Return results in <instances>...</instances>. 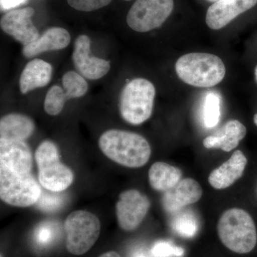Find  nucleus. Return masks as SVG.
Wrapping results in <instances>:
<instances>
[{
  "label": "nucleus",
  "instance_id": "1",
  "mask_svg": "<svg viewBox=\"0 0 257 257\" xmlns=\"http://www.w3.org/2000/svg\"><path fill=\"white\" fill-rule=\"evenodd\" d=\"M99 147L113 162L128 168H140L146 165L152 150L146 139L125 130H110L101 135Z\"/></svg>",
  "mask_w": 257,
  "mask_h": 257
},
{
  "label": "nucleus",
  "instance_id": "2",
  "mask_svg": "<svg viewBox=\"0 0 257 257\" xmlns=\"http://www.w3.org/2000/svg\"><path fill=\"white\" fill-rule=\"evenodd\" d=\"M175 70L182 82L196 87L217 85L226 74L224 62L218 56L202 52H193L179 57Z\"/></svg>",
  "mask_w": 257,
  "mask_h": 257
},
{
  "label": "nucleus",
  "instance_id": "3",
  "mask_svg": "<svg viewBox=\"0 0 257 257\" xmlns=\"http://www.w3.org/2000/svg\"><path fill=\"white\" fill-rule=\"evenodd\" d=\"M217 231L221 243L233 252L249 253L256 246L254 221L243 209L233 208L225 211L218 221Z\"/></svg>",
  "mask_w": 257,
  "mask_h": 257
},
{
  "label": "nucleus",
  "instance_id": "4",
  "mask_svg": "<svg viewBox=\"0 0 257 257\" xmlns=\"http://www.w3.org/2000/svg\"><path fill=\"white\" fill-rule=\"evenodd\" d=\"M38 167V179L44 188L60 192L68 188L74 180V174L60 160L58 149L52 142H42L35 152Z\"/></svg>",
  "mask_w": 257,
  "mask_h": 257
},
{
  "label": "nucleus",
  "instance_id": "5",
  "mask_svg": "<svg viewBox=\"0 0 257 257\" xmlns=\"http://www.w3.org/2000/svg\"><path fill=\"white\" fill-rule=\"evenodd\" d=\"M156 89L146 79H133L125 86L120 99V112L130 124H143L153 111Z\"/></svg>",
  "mask_w": 257,
  "mask_h": 257
},
{
  "label": "nucleus",
  "instance_id": "6",
  "mask_svg": "<svg viewBox=\"0 0 257 257\" xmlns=\"http://www.w3.org/2000/svg\"><path fill=\"white\" fill-rule=\"evenodd\" d=\"M66 247L69 253L82 255L97 241L101 231L99 218L85 210L74 211L64 221Z\"/></svg>",
  "mask_w": 257,
  "mask_h": 257
},
{
  "label": "nucleus",
  "instance_id": "7",
  "mask_svg": "<svg viewBox=\"0 0 257 257\" xmlns=\"http://www.w3.org/2000/svg\"><path fill=\"white\" fill-rule=\"evenodd\" d=\"M40 184L31 173L18 174L0 167V197L9 205L28 207L41 197Z\"/></svg>",
  "mask_w": 257,
  "mask_h": 257
},
{
  "label": "nucleus",
  "instance_id": "8",
  "mask_svg": "<svg viewBox=\"0 0 257 257\" xmlns=\"http://www.w3.org/2000/svg\"><path fill=\"white\" fill-rule=\"evenodd\" d=\"M174 6V0H136L128 10L126 23L135 31H152L165 23Z\"/></svg>",
  "mask_w": 257,
  "mask_h": 257
},
{
  "label": "nucleus",
  "instance_id": "9",
  "mask_svg": "<svg viewBox=\"0 0 257 257\" xmlns=\"http://www.w3.org/2000/svg\"><path fill=\"white\" fill-rule=\"evenodd\" d=\"M150 207L149 198L137 189L121 192L116 204V219L120 228L126 231L138 229Z\"/></svg>",
  "mask_w": 257,
  "mask_h": 257
},
{
  "label": "nucleus",
  "instance_id": "10",
  "mask_svg": "<svg viewBox=\"0 0 257 257\" xmlns=\"http://www.w3.org/2000/svg\"><path fill=\"white\" fill-rule=\"evenodd\" d=\"M35 15L32 8L10 10L1 19L2 30L23 45H28L36 41L40 33L32 23Z\"/></svg>",
  "mask_w": 257,
  "mask_h": 257
},
{
  "label": "nucleus",
  "instance_id": "11",
  "mask_svg": "<svg viewBox=\"0 0 257 257\" xmlns=\"http://www.w3.org/2000/svg\"><path fill=\"white\" fill-rule=\"evenodd\" d=\"M90 39L82 35L74 42L72 60L76 69L85 78L96 80L105 76L110 69L108 61L90 55Z\"/></svg>",
  "mask_w": 257,
  "mask_h": 257
},
{
  "label": "nucleus",
  "instance_id": "12",
  "mask_svg": "<svg viewBox=\"0 0 257 257\" xmlns=\"http://www.w3.org/2000/svg\"><path fill=\"white\" fill-rule=\"evenodd\" d=\"M256 4L257 0H219L208 8L206 23L211 30H221Z\"/></svg>",
  "mask_w": 257,
  "mask_h": 257
},
{
  "label": "nucleus",
  "instance_id": "13",
  "mask_svg": "<svg viewBox=\"0 0 257 257\" xmlns=\"http://www.w3.org/2000/svg\"><path fill=\"white\" fill-rule=\"evenodd\" d=\"M164 193L162 199L164 209L175 214L187 206L197 202L202 197L203 191L199 182L187 178L182 179L173 188Z\"/></svg>",
  "mask_w": 257,
  "mask_h": 257
},
{
  "label": "nucleus",
  "instance_id": "14",
  "mask_svg": "<svg viewBox=\"0 0 257 257\" xmlns=\"http://www.w3.org/2000/svg\"><path fill=\"white\" fill-rule=\"evenodd\" d=\"M32 164V152L25 142L0 140V167L15 173L28 174Z\"/></svg>",
  "mask_w": 257,
  "mask_h": 257
},
{
  "label": "nucleus",
  "instance_id": "15",
  "mask_svg": "<svg viewBox=\"0 0 257 257\" xmlns=\"http://www.w3.org/2000/svg\"><path fill=\"white\" fill-rule=\"evenodd\" d=\"M246 165V157L242 152L236 150L229 160L211 172L208 179L209 184L216 189L228 188L242 177Z\"/></svg>",
  "mask_w": 257,
  "mask_h": 257
},
{
  "label": "nucleus",
  "instance_id": "16",
  "mask_svg": "<svg viewBox=\"0 0 257 257\" xmlns=\"http://www.w3.org/2000/svg\"><path fill=\"white\" fill-rule=\"evenodd\" d=\"M69 32L62 28L49 29L36 41L25 45L23 55L28 58L48 51L60 50L66 48L70 43Z\"/></svg>",
  "mask_w": 257,
  "mask_h": 257
},
{
  "label": "nucleus",
  "instance_id": "17",
  "mask_svg": "<svg viewBox=\"0 0 257 257\" xmlns=\"http://www.w3.org/2000/svg\"><path fill=\"white\" fill-rule=\"evenodd\" d=\"M52 74V67L48 62L40 59L30 61L20 76V92L27 94L37 88L45 87L50 83Z\"/></svg>",
  "mask_w": 257,
  "mask_h": 257
},
{
  "label": "nucleus",
  "instance_id": "18",
  "mask_svg": "<svg viewBox=\"0 0 257 257\" xmlns=\"http://www.w3.org/2000/svg\"><path fill=\"white\" fill-rule=\"evenodd\" d=\"M35 128L33 120L26 115L7 114L0 120V140L25 142L32 136Z\"/></svg>",
  "mask_w": 257,
  "mask_h": 257
},
{
  "label": "nucleus",
  "instance_id": "19",
  "mask_svg": "<svg viewBox=\"0 0 257 257\" xmlns=\"http://www.w3.org/2000/svg\"><path fill=\"white\" fill-rule=\"evenodd\" d=\"M246 128L238 120H230L222 128L221 135L209 136L204 139L203 145L207 149H220L229 152L239 145L245 138Z\"/></svg>",
  "mask_w": 257,
  "mask_h": 257
},
{
  "label": "nucleus",
  "instance_id": "20",
  "mask_svg": "<svg viewBox=\"0 0 257 257\" xmlns=\"http://www.w3.org/2000/svg\"><path fill=\"white\" fill-rule=\"evenodd\" d=\"M182 172L175 166L157 162L149 170V181L152 189L165 192L182 180Z\"/></svg>",
  "mask_w": 257,
  "mask_h": 257
},
{
  "label": "nucleus",
  "instance_id": "21",
  "mask_svg": "<svg viewBox=\"0 0 257 257\" xmlns=\"http://www.w3.org/2000/svg\"><path fill=\"white\" fill-rule=\"evenodd\" d=\"M175 214L172 227L177 234L185 238H192L197 234L199 224L197 217L192 212L180 211Z\"/></svg>",
  "mask_w": 257,
  "mask_h": 257
},
{
  "label": "nucleus",
  "instance_id": "22",
  "mask_svg": "<svg viewBox=\"0 0 257 257\" xmlns=\"http://www.w3.org/2000/svg\"><path fill=\"white\" fill-rule=\"evenodd\" d=\"M221 116V97L218 93L208 92L203 104V121L207 128H213L219 123Z\"/></svg>",
  "mask_w": 257,
  "mask_h": 257
},
{
  "label": "nucleus",
  "instance_id": "23",
  "mask_svg": "<svg viewBox=\"0 0 257 257\" xmlns=\"http://www.w3.org/2000/svg\"><path fill=\"white\" fill-rule=\"evenodd\" d=\"M62 85L68 99L82 97L88 90L87 81L74 71H69L64 74Z\"/></svg>",
  "mask_w": 257,
  "mask_h": 257
},
{
  "label": "nucleus",
  "instance_id": "24",
  "mask_svg": "<svg viewBox=\"0 0 257 257\" xmlns=\"http://www.w3.org/2000/svg\"><path fill=\"white\" fill-rule=\"evenodd\" d=\"M67 99L64 89L60 86H53L49 89L45 96L44 109L47 114L56 116L60 114Z\"/></svg>",
  "mask_w": 257,
  "mask_h": 257
},
{
  "label": "nucleus",
  "instance_id": "25",
  "mask_svg": "<svg viewBox=\"0 0 257 257\" xmlns=\"http://www.w3.org/2000/svg\"><path fill=\"white\" fill-rule=\"evenodd\" d=\"M151 253L153 257H182L184 250L170 241H161L154 245Z\"/></svg>",
  "mask_w": 257,
  "mask_h": 257
},
{
  "label": "nucleus",
  "instance_id": "26",
  "mask_svg": "<svg viewBox=\"0 0 257 257\" xmlns=\"http://www.w3.org/2000/svg\"><path fill=\"white\" fill-rule=\"evenodd\" d=\"M111 0H67L68 4L74 10L91 12L107 6Z\"/></svg>",
  "mask_w": 257,
  "mask_h": 257
},
{
  "label": "nucleus",
  "instance_id": "27",
  "mask_svg": "<svg viewBox=\"0 0 257 257\" xmlns=\"http://www.w3.org/2000/svg\"><path fill=\"white\" fill-rule=\"evenodd\" d=\"M42 197H40L38 202H40V207L45 210L55 209L56 208L60 207L61 198L58 195H50L49 194H45Z\"/></svg>",
  "mask_w": 257,
  "mask_h": 257
},
{
  "label": "nucleus",
  "instance_id": "28",
  "mask_svg": "<svg viewBox=\"0 0 257 257\" xmlns=\"http://www.w3.org/2000/svg\"><path fill=\"white\" fill-rule=\"evenodd\" d=\"M52 231L47 226H42L37 231V239L39 243H46L52 238Z\"/></svg>",
  "mask_w": 257,
  "mask_h": 257
},
{
  "label": "nucleus",
  "instance_id": "29",
  "mask_svg": "<svg viewBox=\"0 0 257 257\" xmlns=\"http://www.w3.org/2000/svg\"><path fill=\"white\" fill-rule=\"evenodd\" d=\"M28 0H0L2 10H10L25 4Z\"/></svg>",
  "mask_w": 257,
  "mask_h": 257
},
{
  "label": "nucleus",
  "instance_id": "30",
  "mask_svg": "<svg viewBox=\"0 0 257 257\" xmlns=\"http://www.w3.org/2000/svg\"><path fill=\"white\" fill-rule=\"evenodd\" d=\"M99 257H121L120 256L119 253L116 252V251H107V252H105L101 254V256Z\"/></svg>",
  "mask_w": 257,
  "mask_h": 257
},
{
  "label": "nucleus",
  "instance_id": "31",
  "mask_svg": "<svg viewBox=\"0 0 257 257\" xmlns=\"http://www.w3.org/2000/svg\"><path fill=\"white\" fill-rule=\"evenodd\" d=\"M253 121H254L255 124L257 126V114L254 115L253 116Z\"/></svg>",
  "mask_w": 257,
  "mask_h": 257
},
{
  "label": "nucleus",
  "instance_id": "32",
  "mask_svg": "<svg viewBox=\"0 0 257 257\" xmlns=\"http://www.w3.org/2000/svg\"><path fill=\"white\" fill-rule=\"evenodd\" d=\"M255 77H256V80L257 82V66L256 67V68H255Z\"/></svg>",
  "mask_w": 257,
  "mask_h": 257
},
{
  "label": "nucleus",
  "instance_id": "33",
  "mask_svg": "<svg viewBox=\"0 0 257 257\" xmlns=\"http://www.w3.org/2000/svg\"><path fill=\"white\" fill-rule=\"evenodd\" d=\"M209 2H211V3H216V2L219 1V0H208Z\"/></svg>",
  "mask_w": 257,
  "mask_h": 257
},
{
  "label": "nucleus",
  "instance_id": "34",
  "mask_svg": "<svg viewBox=\"0 0 257 257\" xmlns=\"http://www.w3.org/2000/svg\"><path fill=\"white\" fill-rule=\"evenodd\" d=\"M138 257H145V256H143V255H140V256H138Z\"/></svg>",
  "mask_w": 257,
  "mask_h": 257
},
{
  "label": "nucleus",
  "instance_id": "35",
  "mask_svg": "<svg viewBox=\"0 0 257 257\" xmlns=\"http://www.w3.org/2000/svg\"><path fill=\"white\" fill-rule=\"evenodd\" d=\"M125 1H131V0H125Z\"/></svg>",
  "mask_w": 257,
  "mask_h": 257
},
{
  "label": "nucleus",
  "instance_id": "36",
  "mask_svg": "<svg viewBox=\"0 0 257 257\" xmlns=\"http://www.w3.org/2000/svg\"><path fill=\"white\" fill-rule=\"evenodd\" d=\"M1 257H3V256H2V255H1Z\"/></svg>",
  "mask_w": 257,
  "mask_h": 257
}]
</instances>
